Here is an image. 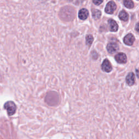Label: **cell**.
<instances>
[{"label":"cell","instance_id":"cell-18","mask_svg":"<svg viewBox=\"0 0 139 139\" xmlns=\"http://www.w3.org/2000/svg\"><path fill=\"white\" fill-rule=\"evenodd\" d=\"M67 1H69V2H71V1H72V0H67Z\"/></svg>","mask_w":139,"mask_h":139},{"label":"cell","instance_id":"cell-8","mask_svg":"<svg viewBox=\"0 0 139 139\" xmlns=\"http://www.w3.org/2000/svg\"><path fill=\"white\" fill-rule=\"evenodd\" d=\"M135 82V76L133 72L129 73L126 77V82L129 86H132Z\"/></svg>","mask_w":139,"mask_h":139},{"label":"cell","instance_id":"cell-11","mask_svg":"<svg viewBox=\"0 0 139 139\" xmlns=\"http://www.w3.org/2000/svg\"><path fill=\"white\" fill-rule=\"evenodd\" d=\"M119 18H120L121 20L127 21L128 20L129 16L128 13H127L126 11L122 10L119 14Z\"/></svg>","mask_w":139,"mask_h":139},{"label":"cell","instance_id":"cell-2","mask_svg":"<svg viewBox=\"0 0 139 139\" xmlns=\"http://www.w3.org/2000/svg\"><path fill=\"white\" fill-rule=\"evenodd\" d=\"M4 108L7 110L9 116H12L17 111V107L14 102L8 101L4 104Z\"/></svg>","mask_w":139,"mask_h":139},{"label":"cell","instance_id":"cell-7","mask_svg":"<svg viewBox=\"0 0 139 139\" xmlns=\"http://www.w3.org/2000/svg\"><path fill=\"white\" fill-rule=\"evenodd\" d=\"M123 41L125 44L129 46H131L133 44V43L135 41V38L133 34H128L124 38Z\"/></svg>","mask_w":139,"mask_h":139},{"label":"cell","instance_id":"cell-12","mask_svg":"<svg viewBox=\"0 0 139 139\" xmlns=\"http://www.w3.org/2000/svg\"><path fill=\"white\" fill-rule=\"evenodd\" d=\"M92 15L95 20H98L101 17V12L98 9H93L92 11Z\"/></svg>","mask_w":139,"mask_h":139},{"label":"cell","instance_id":"cell-10","mask_svg":"<svg viewBox=\"0 0 139 139\" xmlns=\"http://www.w3.org/2000/svg\"><path fill=\"white\" fill-rule=\"evenodd\" d=\"M89 12L87 9H82L79 10L78 13V17L79 18L84 20L86 19L88 17Z\"/></svg>","mask_w":139,"mask_h":139},{"label":"cell","instance_id":"cell-5","mask_svg":"<svg viewBox=\"0 0 139 139\" xmlns=\"http://www.w3.org/2000/svg\"><path fill=\"white\" fill-rule=\"evenodd\" d=\"M101 67L102 70L106 72H109L112 70V66L111 65V64L106 59L103 61Z\"/></svg>","mask_w":139,"mask_h":139},{"label":"cell","instance_id":"cell-4","mask_svg":"<svg viewBox=\"0 0 139 139\" xmlns=\"http://www.w3.org/2000/svg\"><path fill=\"white\" fill-rule=\"evenodd\" d=\"M118 46L116 43L115 42H110L107 45L106 49L108 50V52L110 53H114L117 52L118 50Z\"/></svg>","mask_w":139,"mask_h":139},{"label":"cell","instance_id":"cell-15","mask_svg":"<svg viewBox=\"0 0 139 139\" xmlns=\"http://www.w3.org/2000/svg\"><path fill=\"white\" fill-rule=\"evenodd\" d=\"M103 0H93V2L96 5H100L103 2Z\"/></svg>","mask_w":139,"mask_h":139},{"label":"cell","instance_id":"cell-20","mask_svg":"<svg viewBox=\"0 0 139 139\" xmlns=\"http://www.w3.org/2000/svg\"><path fill=\"white\" fill-rule=\"evenodd\" d=\"M138 105H139V104H138Z\"/></svg>","mask_w":139,"mask_h":139},{"label":"cell","instance_id":"cell-19","mask_svg":"<svg viewBox=\"0 0 139 139\" xmlns=\"http://www.w3.org/2000/svg\"><path fill=\"white\" fill-rule=\"evenodd\" d=\"M1 77V71H0V77Z\"/></svg>","mask_w":139,"mask_h":139},{"label":"cell","instance_id":"cell-3","mask_svg":"<svg viewBox=\"0 0 139 139\" xmlns=\"http://www.w3.org/2000/svg\"><path fill=\"white\" fill-rule=\"evenodd\" d=\"M116 9V5L115 3L112 1L109 2L106 6L105 8V11L108 14H112L114 13L115 10Z\"/></svg>","mask_w":139,"mask_h":139},{"label":"cell","instance_id":"cell-17","mask_svg":"<svg viewBox=\"0 0 139 139\" xmlns=\"http://www.w3.org/2000/svg\"><path fill=\"white\" fill-rule=\"evenodd\" d=\"M136 74H137V77L139 78V70H136Z\"/></svg>","mask_w":139,"mask_h":139},{"label":"cell","instance_id":"cell-6","mask_svg":"<svg viewBox=\"0 0 139 139\" xmlns=\"http://www.w3.org/2000/svg\"><path fill=\"white\" fill-rule=\"evenodd\" d=\"M115 60L118 63H126L127 62V56L123 53H119L115 55Z\"/></svg>","mask_w":139,"mask_h":139},{"label":"cell","instance_id":"cell-13","mask_svg":"<svg viewBox=\"0 0 139 139\" xmlns=\"http://www.w3.org/2000/svg\"><path fill=\"white\" fill-rule=\"evenodd\" d=\"M123 4L127 8L132 9L134 7V3L132 0H123Z\"/></svg>","mask_w":139,"mask_h":139},{"label":"cell","instance_id":"cell-14","mask_svg":"<svg viewBox=\"0 0 139 139\" xmlns=\"http://www.w3.org/2000/svg\"><path fill=\"white\" fill-rule=\"evenodd\" d=\"M93 40H94V38L92 37V35H91L90 34L87 35L86 37V44L89 46H90L91 45V43H92Z\"/></svg>","mask_w":139,"mask_h":139},{"label":"cell","instance_id":"cell-1","mask_svg":"<svg viewBox=\"0 0 139 139\" xmlns=\"http://www.w3.org/2000/svg\"><path fill=\"white\" fill-rule=\"evenodd\" d=\"M60 17L65 21H70L74 17V10L72 7L66 6L60 10L59 13Z\"/></svg>","mask_w":139,"mask_h":139},{"label":"cell","instance_id":"cell-16","mask_svg":"<svg viewBox=\"0 0 139 139\" xmlns=\"http://www.w3.org/2000/svg\"><path fill=\"white\" fill-rule=\"evenodd\" d=\"M135 28L138 32H139V23H137V25H136V27H135Z\"/></svg>","mask_w":139,"mask_h":139},{"label":"cell","instance_id":"cell-9","mask_svg":"<svg viewBox=\"0 0 139 139\" xmlns=\"http://www.w3.org/2000/svg\"><path fill=\"white\" fill-rule=\"evenodd\" d=\"M109 28L112 32H116L118 30V26L116 22L114 21L113 19H110L108 21Z\"/></svg>","mask_w":139,"mask_h":139}]
</instances>
